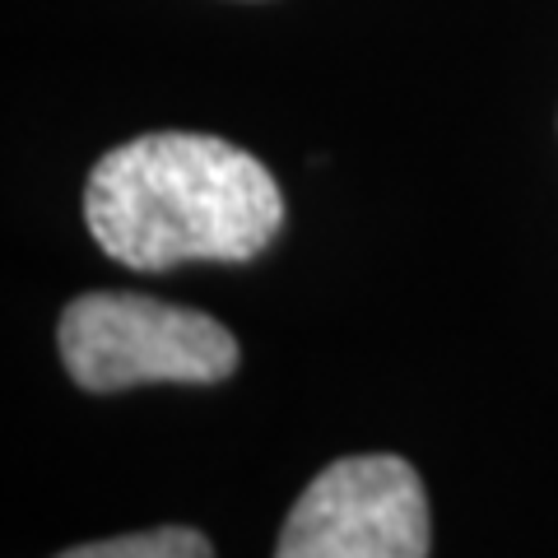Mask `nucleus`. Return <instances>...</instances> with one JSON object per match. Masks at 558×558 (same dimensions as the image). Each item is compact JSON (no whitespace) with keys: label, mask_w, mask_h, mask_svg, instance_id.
Wrapping results in <instances>:
<instances>
[{"label":"nucleus","mask_w":558,"mask_h":558,"mask_svg":"<svg viewBox=\"0 0 558 558\" xmlns=\"http://www.w3.org/2000/svg\"><path fill=\"white\" fill-rule=\"evenodd\" d=\"M84 223L112 260L159 275L186 260H256L284 229V196L256 154L219 135L154 131L108 149Z\"/></svg>","instance_id":"1"},{"label":"nucleus","mask_w":558,"mask_h":558,"mask_svg":"<svg viewBox=\"0 0 558 558\" xmlns=\"http://www.w3.org/2000/svg\"><path fill=\"white\" fill-rule=\"evenodd\" d=\"M57 344L70 381L94 396L149 381L215 387L238 368L229 326L145 293H80L61 312Z\"/></svg>","instance_id":"2"},{"label":"nucleus","mask_w":558,"mask_h":558,"mask_svg":"<svg viewBox=\"0 0 558 558\" xmlns=\"http://www.w3.org/2000/svg\"><path fill=\"white\" fill-rule=\"evenodd\" d=\"M428 494L400 457H344L312 480L275 558H428Z\"/></svg>","instance_id":"3"},{"label":"nucleus","mask_w":558,"mask_h":558,"mask_svg":"<svg viewBox=\"0 0 558 558\" xmlns=\"http://www.w3.org/2000/svg\"><path fill=\"white\" fill-rule=\"evenodd\" d=\"M57 558H215V549L191 526H159V531H140V535L94 539V545L65 549Z\"/></svg>","instance_id":"4"}]
</instances>
